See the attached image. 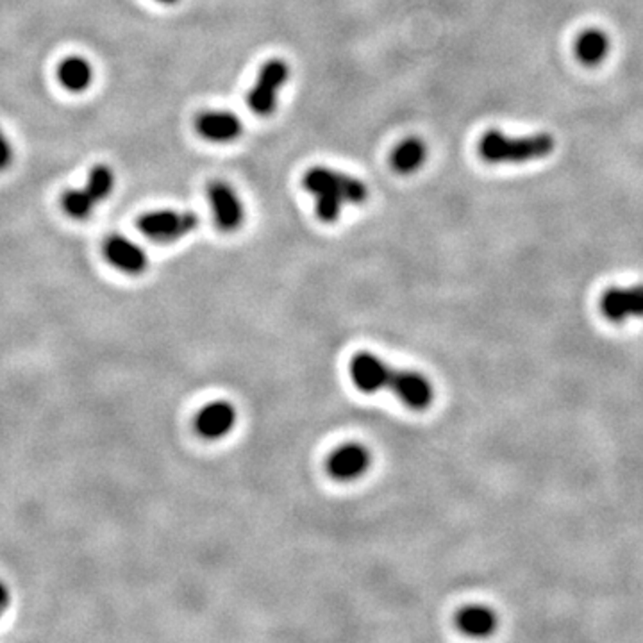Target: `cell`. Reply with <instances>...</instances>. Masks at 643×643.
I'll return each mask as SVG.
<instances>
[{
    "instance_id": "obj_1",
    "label": "cell",
    "mask_w": 643,
    "mask_h": 643,
    "mask_svg": "<svg viewBox=\"0 0 643 643\" xmlns=\"http://www.w3.org/2000/svg\"><path fill=\"white\" fill-rule=\"evenodd\" d=\"M350 378L365 393H378L381 389L393 391L415 411H424L432 404L434 391L424 376L410 370H395L368 352H359L352 358Z\"/></svg>"
},
{
    "instance_id": "obj_2",
    "label": "cell",
    "mask_w": 643,
    "mask_h": 643,
    "mask_svg": "<svg viewBox=\"0 0 643 643\" xmlns=\"http://www.w3.org/2000/svg\"><path fill=\"white\" fill-rule=\"evenodd\" d=\"M302 184L315 197L316 216L326 223L337 222L343 206H359L368 199V188L363 181L326 167L309 169L304 173Z\"/></svg>"
},
{
    "instance_id": "obj_3",
    "label": "cell",
    "mask_w": 643,
    "mask_h": 643,
    "mask_svg": "<svg viewBox=\"0 0 643 643\" xmlns=\"http://www.w3.org/2000/svg\"><path fill=\"white\" fill-rule=\"evenodd\" d=\"M556 149V141L549 132H538L531 136L510 138L501 130H488L479 141V156L492 165L501 163H529L551 156Z\"/></svg>"
},
{
    "instance_id": "obj_4",
    "label": "cell",
    "mask_w": 643,
    "mask_h": 643,
    "mask_svg": "<svg viewBox=\"0 0 643 643\" xmlns=\"http://www.w3.org/2000/svg\"><path fill=\"white\" fill-rule=\"evenodd\" d=\"M199 225V218L193 212H173L160 210L141 214L138 229L147 238L158 244H173L192 234Z\"/></svg>"
},
{
    "instance_id": "obj_5",
    "label": "cell",
    "mask_w": 643,
    "mask_h": 643,
    "mask_svg": "<svg viewBox=\"0 0 643 643\" xmlns=\"http://www.w3.org/2000/svg\"><path fill=\"white\" fill-rule=\"evenodd\" d=\"M290 79V67L283 59H270L257 76L256 85L249 93V108L257 117H270L277 108V95Z\"/></svg>"
},
{
    "instance_id": "obj_6",
    "label": "cell",
    "mask_w": 643,
    "mask_h": 643,
    "mask_svg": "<svg viewBox=\"0 0 643 643\" xmlns=\"http://www.w3.org/2000/svg\"><path fill=\"white\" fill-rule=\"evenodd\" d=\"M208 199L220 231L234 233L242 227L245 222V208L229 182L212 181L208 186Z\"/></svg>"
},
{
    "instance_id": "obj_7",
    "label": "cell",
    "mask_w": 643,
    "mask_h": 643,
    "mask_svg": "<svg viewBox=\"0 0 643 643\" xmlns=\"http://www.w3.org/2000/svg\"><path fill=\"white\" fill-rule=\"evenodd\" d=\"M104 256L126 275H141L149 268L145 249L122 234H113L104 242Z\"/></svg>"
},
{
    "instance_id": "obj_8",
    "label": "cell",
    "mask_w": 643,
    "mask_h": 643,
    "mask_svg": "<svg viewBox=\"0 0 643 643\" xmlns=\"http://www.w3.org/2000/svg\"><path fill=\"white\" fill-rule=\"evenodd\" d=\"M236 424V410L231 402L216 400L204 406L195 417V430L204 440H220L227 436Z\"/></svg>"
},
{
    "instance_id": "obj_9",
    "label": "cell",
    "mask_w": 643,
    "mask_h": 643,
    "mask_svg": "<svg viewBox=\"0 0 643 643\" xmlns=\"http://www.w3.org/2000/svg\"><path fill=\"white\" fill-rule=\"evenodd\" d=\"M370 463L372 458L367 447L359 443H348L331 454L327 462V472L338 481H354L368 471Z\"/></svg>"
},
{
    "instance_id": "obj_10",
    "label": "cell",
    "mask_w": 643,
    "mask_h": 643,
    "mask_svg": "<svg viewBox=\"0 0 643 643\" xmlns=\"http://www.w3.org/2000/svg\"><path fill=\"white\" fill-rule=\"evenodd\" d=\"M600 307L604 316L611 322L643 316V286L611 288L602 296Z\"/></svg>"
},
{
    "instance_id": "obj_11",
    "label": "cell",
    "mask_w": 643,
    "mask_h": 643,
    "mask_svg": "<svg viewBox=\"0 0 643 643\" xmlns=\"http://www.w3.org/2000/svg\"><path fill=\"white\" fill-rule=\"evenodd\" d=\"M197 132L214 143H231L244 134L242 120L229 111H204L195 120Z\"/></svg>"
},
{
    "instance_id": "obj_12",
    "label": "cell",
    "mask_w": 643,
    "mask_h": 643,
    "mask_svg": "<svg viewBox=\"0 0 643 643\" xmlns=\"http://www.w3.org/2000/svg\"><path fill=\"white\" fill-rule=\"evenodd\" d=\"M576 56L577 59L585 65V67H599L600 63L607 57L611 42L607 38V35L597 29V27H590L586 31H583L577 40H576Z\"/></svg>"
},
{
    "instance_id": "obj_13",
    "label": "cell",
    "mask_w": 643,
    "mask_h": 643,
    "mask_svg": "<svg viewBox=\"0 0 643 643\" xmlns=\"http://www.w3.org/2000/svg\"><path fill=\"white\" fill-rule=\"evenodd\" d=\"M61 85L72 93H83L93 83V67L81 56H70L57 68Z\"/></svg>"
},
{
    "instance_id": "obj_14",
    "label": "cell",
    "mask_w": 643,
    "mask_h": 643,
    "mask_svg": "<svg viewBox=\"0 0 643 643\" xmlns=\"http://www.w3.org/2000/svg\"><path fill=\"white\" fill-rule=\"evenodd\" d=\"M428 158V147L420 138H406L391 154V167L397 173H413L419 171Z\"/></svg>"
},
{
    "instance_id": "obj_15",
    "label": "cell",
    "mask_w": 643,
    "mask_h": 643,
    "mask_svg": "<svg viewBox=\"0 0 643 643\" xmlns=\"http://www.w3.org/2000/svg\"><path fill=\"white\" fill-rule=\"evenodd\" d=\"M458 627L473 638L488 637L497 627V617L484 606H469L458 613Z\"/></svg>"
},
{
    "instance_id": "obj_16",
    "label": "cell",
    "mask_w": 643,
    "mask_h": 643,
    "mask_svg": "<svg viewBox=\"0 0 643 643\" xmlns=\"http://www.w3.org/2000/svg\"><path fill=\"white\" fill-rule=\"evenodd\" d=\"M115 171H111L108 165H95L91 171H89V175H88V181H86L85 188L86 193L99 204V202H104L115 190Z\"/></svg>"
},
{
    "instance_id": "obj_17",
    "label": "cell",
    "mask_w": 643,
    "mask_h": 643,
    "mask_svg": "<svg viewBox=\"0 0 643 643\" xmlns=\"http://www.w3.org/2000/svg\"><path fill=\"white\" fill-rule=\"evenodd\" d=\"M61 202H63V210L67 212V214L76 220H88L97 208V202L86 193L85 188L67 190L63 193Z\"/></svg>"
},
{
    "instance_id": "obj_18",
    "label": "cell",
    "mask_w": 643,
    "mask_h": 643,
    "mask_svg": "<svg viewBox=\"0 0 643 643\" xmlns=\"http://www.w3.org/2000/svg\"><path fill=\"white\" fill-rule=\"evenodd\" d=\"M13 163V147L0 128V171L9 169Z\"/></svg>"
},
{
    "instance_id": "obj_19",
    "label": "cell",
    "mask_w": 643,
    "mask_h": 643,
    "mask_svg": "<svg viewBox=\"0 0 643 643\" xmlns=\"http://www.w3.org/2000/svg\"><path fill=\"white\" fill-rule=\"evenodd\" d=\"M9 604H11V592H9L7 585L0 579V618H2L4 613L7 611Z\"/></svg>"
},
{
    "instance_id": "obj_20",
    "label": "cell",
    "mask_w": 643,
    "mask_h": 643,
    "mask_svg": "<svg viewBox=\"0 0 643 643\" xmlns=\"http://www.w3.org/2000/svg\"><path fill=\"white\" fill-rule=\"evenodd\" d=\"M158 2H161V4H177L179 0H158Z\"/></svg>"
}]
</instances>
